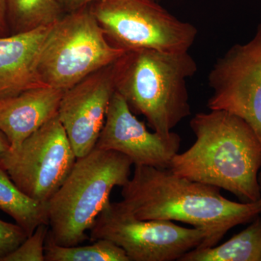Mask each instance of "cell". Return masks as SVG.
Segmentation results:
<instances>
[{"label":"cell","mask_w":261,"mask_h":261,"mask_svg":"<svg viewBox=\"0 0 261 261\" xmlns=\"http://www.w3.org/2000/svg\"><path fill=\"white\" fill-rule=\"evenodd\" d=\"M133 177L122 187V205L142 220L176 221L207 233L204 247L217 245L234 226L261 214L260 199L233 202L218 187L182 177L170 168L135 166Z\"/></svg>","instance_id":"cell-1"},{"label":"cell","mask_w":261,"mask_h":261,"mask_svg":"<svg viewBox=\"0 0 261 261\" xmlns=\"http://www.w3.org/2000/svg\"><path fill=\"white\" fill-rule=\"evenodd\" d=\"M197 113L190 121L196 140L177 153L170 169L182 177L231 192L245 202L261 198V144L243 118L223 110Z\"/></svg>","instance_id":"cell-2"},{"label":"cell","mask_w":261,"mask_h":261,"mask_svg":"<svg viewBox=\"0 0 261 261\" xmlns=\"http://www.w3.org/2000/svg\"><path fill=\"white\" fill-rule=\"evenodd\" d=\"M197 70L188 51H128L114 63L115 87L132 112L167 137L191 113L187 80Z\"/></svg>","instance_id":"cell-3"},{"label":"cell","mask_w":261,"mask_h":261,"mask_svg":"<svg viewBox=\"0 0 261 261\" xmlns=\"http://www.w3.org/2000/svg\"><path fill=\"white\" fill-rule=\"evenodd\" d=\"M129 158L112 150L94 148L79 158L59 190L47 202L49 234L58 245L75 246L109 203L115 187L130 178Z\"/></svg>","instance_id":"cell-4"},{"label":"cell","mask_w":261,"mask_h":261,"mask_svg":"<svg viewBox=\"0 0 261 261\" xmlns=\"http://www.w3.org/2000/svg\"><path fill=\"white\" fill-rule=\"evenodd\" d=\"M125 53L110 42L88 5L65 13L51 25L39 54L37 73L43 84L65 92Z\"/></svg>","instance_id":"cell-5"},{"label":"cell","mask_w":261,"mask_h":261,"mask_svg":"<svg viewBox=\"0 0 261 261\" xmlns=\"http://www.w3.org/2000/svg\"><path fill=\"white\" fill-rule=\"evenodd\" d=\"M89 9L110 42L126 51L185 53L197 37L194 25L170 14L154 0H96Z\"/></svg>","instance_id":"cell-6"},{"label":"cell","mask_w":261,"mask_h":261,"mask_svg":"<svg viewBox=\"0 0 261 261\" xmlns=\"http://www.w3.org/2000/svg\"><path fill=\"white\" fill-rule=\"evenodd\" d=\"M92 242L105 239L121 247L130 261L178 260L185 253L205 245L207 233L165 220L136 217L121 202L108 204L91 229Z\"/></svg>","instance_id":"cell-7"},{"label":"cell","mask_w":261,"mask_h":261,"mask_svg":"<svg viewBox=\"0 0 261 261\" xmlns=\"http://www.w3.org/2000/svg\"><path fill=\"white\" fill-rule=\"evenodd\" d=\"M77 157L58 115L15 148L0 166L29 197L47 204L59 190Z\"/></svg>","instance_id":"cell-8"},{"label":"cell","mask_w":261,"mask_h":261,"mask_svg":"<svg viewBox=\"0 0 261 261\" xmlns=\"http://www.w3.org/2000/svg\"><path fill=\"white\" fill-rule=\"evenodd\" d=\"M210 110L243 118L261 144V23L248 42L235 44L216 62L208 76Z\"/></svg>","instance_id":"cell-9"},{"label":"cell","mask_w":261,"mask_h":261,"mask_svg":"<svg viewBox=\"0 0 261 261\" xmlns=\"http://www.w3.org/2000/svg\"><path fill=\"white\" fill-rule=\"evenodd\" d=\"M114 63L65 91L62 97L58 116L77 159L95 148L116 92Z\"/></svg>","instance_id":"cell-10"},{"label":"cell","mask_w":261,"mask_h":261,"mask_svg":"<svg viewBox=\"0 0 261 261\" xmlns=\"http://www.w3.org/2000/svg\"><path fill=\"white\" fill-rule=\"evenodd\" d=\"M180 145L181 137L174 132L166 137L147 130L116 91L95 147L124 154L135 166L169 168Z\"/></svg>","instance_id":"cell-11"},{"label":"cell","mask_w":261,"mask_h":261,"mask_svg":"<svg viewBox=\"0 0 261 261\" xmlns=\"http://www.w3.org/2000/svg\"><path fill=\"white\" fill-rule=\"evenodd\" d=\"M64 91L47 85L0 99V129L15 148L58 115Z\"/></svg>","instance_id":"cell-12"},{"label":"cell","mask_w":261,"mask_h":261,"mask_svg":"<svg viewBox=\"0 0 261 261\" xmlns=\"http://www.w3.org/2000/svg\"><path fill=\"white\" fill-rule=\"evenodd\" d=\"M51 27L0 37V99L44 85L37 63Z\"/></svg>","instance_id":"cell-13"},{"label":"cell","mask_w":261,"mask_h":261,"mask_svg":"<svg viewBox=\"0 0 261 261\" xmlns=\"http://www.w3.org/2000/svg\"><path fill=\"white\" fill-rule=\"evenodd\" d=\"M179 261H261V218L219 246L197 247Z\"/></svg>","instance_id":"cell-14"},{"label":"cell","mask_w":261,"mask_h":261,"mask_svg":"<svg viewBox=\"0 0 261 261\" xmlns=\"http://www.w3.org/2000/svg\"><path fill=\"white\" fill-rule=\"evenodd\" d=\"M0 210L13 218L27 236L39 226L49 225L47 204L24 193L0 166Z\"/></svg>","instance_id":"cell-15"},{"label":"cell","mask_w":261,"mask_h":261,"mask_svg":"<svg viewBox=\"0 0 261 261\" xmlns=\"http://www.w3.org/2000/svg\"><path fill=\"white\" fill-rule=\"evenodd\" d=\"M10 35L50 27L65 14L58 0H7Z\"/></svg>","instance_id":"cell-16"},{"label":"cell","mask_w":261,"mask_h":261,"mask_svg":"<svg viewBox=\"0 0 261 261\" xmlns=\"http://www.w3.org/2000/svg\"><path fill=\"white\" fill-rule=\"evenodd\" d=\"M45 261H130L126 252L116 244L105 240L85 246H62L48 233L45 243Z\"/></svg>","instance_id":"cell-17"},{"label":"cell","mask_w":261,"mask_h":261,"mask_svg":"<svg viewBox=\"0 0 261 261\" xmlns=\"http://www.w3.org/2000/svg\"><path fill=\"white\" fill-rule=\"evenodd\" d=\"M49 231V225H41L2 261H45V243Z\"/></svg>","instance_id":"cell-18"},{"label":"cell","mask_w":261,"mask_h":261,"mask_svg":"<svg viewBox=\"0 0 261 261\" xmlns=\"http://www.w3.org/2000/svg\"><path fill=\"white\" fill-rule=\"evenodd\" d=\"M27 238V233L18 224L0 219V261L14 251Z\"/></svg>","instance_id":"cell-19"},{"label":"cell","mask_w":261,"mask_h":261,"mask_svg":"<svg viewBox=\"0 0 261 261\" xmlns=\"http://www.w3.org/2000/svg\"><path fill=\"white\" fill-rule=\"evenodd\" d=\"M10 35L7 0H0V37Z\"/></svg>","instance_id":"cell-20"},{"label":"cell","mask_w":261,"mask_h":261,"mask_svg":"<svg viewBox=\"0 0 261 261\" xmlns=\"http://www.w3.org/2000/svg\"><path fill=\"white\" fill-rule=\"evenodd\" d=\"M65 13L88 6L96 0H58Z\"/></svg>","instance_id":"cell-21"},{"label":"cell","mask_w":261,"mask_h":261,"mask_svg":"<svg viewBox=\"0 0 261 261\" xmlns=\"http://www.w3.org/2000/svg\"><path fill=\"white\" fill-rule=\"evenodd\" d=\"M10 148V145L6 136L0 129V161L4 158L5 154Z\"/></svg>","instance_id":"cell-22"},{"label":"cell","mask_w":261,"mask_h":261,"mask_svg":"<svg viewBox=\"0 0 261 261\" xmlns=\"http://www.w3.org/2000/svg\"><path fill=\"white\" fill-rule=\"evenodd\" d=\"M258 184H259V186H260V192H261V172L258 173ZM260 200H261V198H260Z\"/></svg>","instance_id":"cell-23"},{"label":"cell","mask_w":261,"mask_h":261,"mask_svg":"<svg viewBox=\"0 0 261 261\" xmlns=\"http://www.w3.org/2000/svg\"><path fill=\"white\" fill-rule=\"evenodd\" d=\"M154 1L158 2V3H159V2L160 1V0H154Z\"/></svg>","instance_id":"cell-24"}]
</instances>
